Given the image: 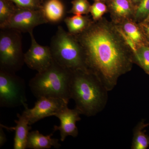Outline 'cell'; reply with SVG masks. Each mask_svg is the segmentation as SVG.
<instances>
[{
	"mask_svg": "<svg viewBox=\"0 0 149 149\" xmlns=\"http://www.w3.org/2000/svg\"><path fill=\"white\" fill-rule=\"evenodd\" d=\"M149 15V0H142L136 7L133 19L138 23L143 22Z\"/></svg>",
	"mask_w": 149,
	"mask_h": 149,
	"instance_id": "21",
	"label": "cell"
},
{
	"mask_svg": "<svg viewBox=\"0 0 149 149\" xmlns=\"http://www.w3.org/2000/svg\"><path fill=\"white\" fill-rule=\"evenodd\" d=\"M134 64H137L149 75V47L140 46L133 49Z\"/></svg>",
	"mask_w": 149,
	"mask_h": 149,
	"instance_id": "18",
	"label": "cell"
},
{
	"mask_svg": "<svg viewBox=\"0 0 149 149\" xmlns=\"http://www.w3.org/2000/svg\"><path fill=\"white\" fill-rule=\"evenodd\" d=\"M139 23L141 24L145 36L149 44V22L148 23L141 22Z\"/></svg>",
	"mask_w": 149,
	"mask_h": 149,
	"instance_id": "25",
	"label": "cell"
},
{
	"mask_svg": "<svg viewBox=\"0 0 149 149\" xmlns=\"http://www.w3.org/2000/svg\"><path fill=\"white\" fill-rule=\"evenodd\" d=\"M69 13L76 15H88L90 13L91 5L88 0H73Z\"/></svg>",
	"mask_w": 149,
	"mask_h": 149,
	"instance_id": "20",
	"label": "cell"
},
{
	"mask_svg": "<svg viewBox=\"0 0 149 149\" xmlns=\"http://www.w3.org/2000/svg\"><path fill=\"white\" fill-rule=\"evenodd\" d=\"M50 48L54 60L71 71L87 70L83 48L74 35L61 26L51 40Z\"/></svg>",
	"mask_w": 149,
	"mask_h": 149,
	"instance_id": "4",
	"label": "cell"
},
{
	"mask_svg": "<svg viewBox=\"0 0 149 149\" xmlns=\"http://www.w3.org/2000/svg\"><path fill=\"white\" fill-rule=\"evenodd\" d=\"M83 48L87 70L111 91L120 76L130 72L133 50L117 25L103 17L84 32L74 35Z\"/></svg>",
	"mask_w": 149,
	"mask_h": 149,
	"instance_id": "1",
	"label": "cell"
},
{
	"mask_svg": "<svg viewBox=\"0 0 149 149\" xmlns=\"http://www.w3.org/2000/svg\"><path fill=\"white\" fill-rule=\"evenodd\" d=\"M42 10L48 23H58L64 17V5L60 0H48L43 5Z\"/></svg>",
	"mask_w": 149,
	"mask_h": 149,
	"instance_id": "15",
	"label": "cell"
},
{
	"mask_svg": "<svg viewBox=\"0 0 149 149\" xmlns=\"http://www.w3.org/2000/svg\"><path fill=\"white\" fill-rule=\"evenodd\" d=\"M108 12L111 21L116 25L128 19H133L136 8L130 0H107Z\"/></svg>",
	"mask_w": 149,
	"mask_h": 149,
	"instance_id": "11",
	"label": "cell"
},
{
	"mask_svg": "<svg viewBox=\"0 0 149 149\" xmlns=\"http://www.w3.org/2000/svg\"><path fill=\"white\" fill-rule=\"evenodd\" d=\"M47 23L42 9H30L17 6L16 10L9 21L1 29H13L20 32L29 33L33 32L37 26Z\"/></svg>",
	"mask_w": 149,
	"mask_h": 149,
	"instance_id": "7",
	"label": "cell"
},
{
	"mask_svg": "<svg viewBox=\"0 0 149 149\" xmlns=\"http://www.w3.org/2000/svg\"><path fill=\"white\" fill-rule=\"evenodd\" d=\"M117 26L123 35L132 42L136 47H149L148 42L140 23L131 19L125 20Z\"/></svg>",
	"mask_w": 149,
	"mask_h": 149,
	"instance_id": "12",
	"label": "cell"
},
{
	"mask_svg": "<svg viewBox=\"0 0 149 149\" xmlns=\"http://www.w3.org/2000/svg\"><path fill=\"white\" fill-rule=\"evenodd\" d=\"M26 85L15 74L0 69V107L13 108L26 104Z\"/></svg>",
	"mask_w": 149,
	"mask_h": 149,
	"instance_id": "6",
	"label": "cell"
},
{
	"mask_svg": "<svg viewBox=\"0 0 149 149\" xmlns=\"http://www.w3.org/2000/svg\"><path fill=\"white\" fill-rule=\"evenodd\" d=\"M130 1L132 3V4L134 5L135 7H136L139 5L142 0H130Z\"/></svg>",
	"mask_w": 149,
	"mask_h": 149,
	"instance_id": "26",
	"label": "cell"
},
{
	"mask_svg": "<svg viewBox=\"0 0 149 149\" xmlns=\"http://www.w3.org/2000/svg\"><path fill=\"white\" fill-rule=\"evenodd\" d=\"M16 5L17 7L30 9H41L42 0H8Z\"/></svg>",
	"mask_w": 149,
	"mask_h": 149,
	"instance_id": "23",
	"label": "cell"
},
{
	"mask_svg": "<svg viewBox=\"0 0 149 149\" xmlns=\"http://www.w3.org/2000/svg\"><path fill=\"white\" fill-rule=\"evenodd\" d=\"M17 120H15L16 126L13 127H6L1 124L3 127L10 130H14L15 135L14 139L13 148L25 149L27 148V137L29 130L32 127L29 124V121L26 116L22 113L17 114Z\"/></svg>",
	"mask_w": 149,
	"mask_h": 149,
	"instance_id": "13",
	"label": "cell"
},
{
	"mask_svg": "<svg viewBox=\"0 0 149 149\" xmlns=\"http://www.w3.org/2000/svg\"><path fill=\"white\" fill-rule=\"evenodd\" d=\"M35 106L29 109L27 105L24 106V114L29 121L30 125L49 116L55 115L68 106L69 102L61 98L51 97H41L37 99Z\"/></svg>",
	"mask_w": 149,
	"mask_h": 149,
	"instance_id": "8",
	"label": "cell"
},
{
	"mask_svg": "<svg viewBox=\"0 0 149 149\" xmlns=\"http://www.w3.org/2000/svg\"><path fill=\"white\" fill-rule=\"evenodd\" d=\"M72 71L54 60L49 68L37 72L30 80L29 87L37 99L41 97L58 98L69 102Z\"/></svg>",
	"mask_w": 149,
	"mask_h": 149,
	"instance_id": "3",
	"label": "cell"
},
{
	"mask_svg": "<svg viewBox=\"0 0 149 149\" xmlns=\"http://www.w3.org/2000/svg\"><path fill=\"white\" fill-rule=\"evenodd\" d=\"M8 0H0V28L1 29L10 19L16 10L17 6H14Z\"/></svg>",
	"mask_w": 149,
	"mask_h": 149,
	"instance_id": "19",
	"label": "cell"
},
{
	"mask_svg": "<svg viewBox=\"0 0 149 149\" xmlns=\"http://www.w3.org/2000/svg\"><path fill=\"white\" fill-rule=\"evenodd\" d=\"M108 12L106 3L101 1H95L91 5L90 13L94 21H97L103 17L104 14Z\"/></svg>",
	"mask_w": 149,
	"mask_h": 149,
	"instance_id": "22",
	"label": "cell"
},
{
	"mask_svg": "<svg viewBox=\"0 0 149 149\" xmlns=\"http://www.w3.org/2000/svg\"><path fill=\"white\" fill-rule=\"evenodd\" d=\"M94 2L95 1H101L103 2L106 3L107 1V0H93Z\"/></svg>",
	"mask_w": 149,
	"mask_h": 149,
	"instance_id": "28",
	"label": "cell"
},
{
	"mask_svg": "<svg viewBox=\"0 0 149 149\" xmlns=\"http://www.w3.org/2000/svg\"><path fill=\"white\" fill-rule=\"evenodd\" d=\"M31 45L24 54V61L28 67L38 72L47 69L54 61L50 47L41 45L37 42L33 32L29 33Z\"/></svg>",
	"mask_w": 149,
	"mask_h": 149,
	"instance_id": "9",
	"label": "cell"
},
{
	"mask_svg": "<svg viewBox=\"0 0 149 149\" xmlns=\"http://www.w3.org/2000/svg\"><path fill=\"white\" fill-rule=\"evenodd\" d=\"M81 113L77 108L70 109L68 106L58 112L54 116L57 117L60 121L59 126L54 125V131L59 130L61 141L63 142L67 136L73 138L77 137L78 130L76 126V122L81 120Z\"/></svg>",
	"mask_w": 149,
	"mask_h": 149,
	"instance_id": "10",
	"label": "cell"
},
{
	"mask_svg": "<svg viewBox=\"0 0 149 149\" xmlns=\"http://www.w3.org/2000/svg\"><path fill=\"white\" fill-rule=\"evenodd\" d=\"M149 125L142 120L136 125L133 130V140L131 148L146 149L149 146V136L146 133L144 128Z\"/></svg>",
	"mask_w": 149,
	"mask_h": 149,
	"instance_id": "17",
	"label": "cell"
},
{
	"mask_svg": "<svg viewBox=\"0 0 149 149\" xmlns=\"http://www.w3.org/2000/svg\"><path fill=\"white\" fill-rule=\"evenodd\" d=\"M53 133L44 136L38 130L30 131L27 137V148L48 149L52 147L59 148L61 145L58 139L52 138Z\"/></svg>",
	"mask_w": 149,
	"mask_h": 149,
	"instance_id": "14",
	"label": "cell"
},
{
	"mask_svg": "<svg viewBox=\"0 0 149 149\" xmlns=\"http://www.w3.org/2000/svg\"><path fill=\"white\" fill-rule=\"evenodd\" d=\"M3 127L0 125V147L1 148L7 141L6 136L3 130Z\"/></svg>",
	"mask_w": 149,
	"mask_h": 149,
	"instance_id": "24",
	"label": "cell"
},
{
	"mask_svg": "<svg viewBox=\"0 0 149 149\" xmlns=\"http://www.w3.org/2000/svg\"><path fill=\"white\" fill-rule=\"evenodd\" d=\"M21 32L14 29L0 31V69L15 73L24 63Z\"/></svg>",
	"mask_w": 149,
	"mask_h": 149,
	"instance_id": "5",
	"label": "cell"
},
{
	"mask_svg": "<svg viewBox=\"0 0 149 149\" xmlns=\"http://www.w3.org/2000/svg\"><path fill=\"white\" fill-rule=\"evenodd\" d=\"M143 23H148V22H149V16L143 22Z\"/></svg>",
	"mask_w": 149,
	"mask_h": 149,
	"instance_id": "27",
	"label": "cell"
},
{
	"mask_svg": "<svg viewBox=\"0 0 149 149\" xmlns=\"http://www.w3.org/2000/svg\"><path fill=\"white\" fill-rule=\"evenodd\" d=\"M108 92L101 80L88 70L72 71L70 98L81 114L90 117L102 111L107 102Z\"/></svg>",
	"mask_w": 149,
	"mask_h": 149,
	"instance_id": "2",
	"label": "cell"
},
{
	"mask_svg": "<svg viewBox=\"0 0 149 149\" xmlns=\"http://www.w3.org/2000/svg\"><path fill=\"white\" fill-rule=\"evenodd\" d=\"M93 22L87 15L67 17L64 19L68 32L74 35L80 34L88 29Z\"/></svg>",
	"mask_w": 149,
	"mask_h": 149,
	"instance_id": "16",
	"label": "cell"
}]
</instances>
